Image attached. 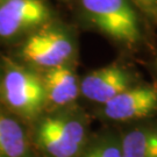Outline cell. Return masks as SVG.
<instances>
[{
  "instance_id": "2",
  "label": "cell",
  "mask_w": 157,
  "mask_h": 157,
  "mask_svg": "<svg viewBox=\"0 0 157 157\" xmlns=\"http://www.w3.org/2000/svg\"><path fill=\"white\" fill-rule=\"evenodd\" d=\"M85 17L108 37L126 45L141 40L140 20L130 0H78Z\"/></svg>"
},
{
  "instance_id": "5",
  "label": "cell",
  "mask_w": 157,
  "mask_h": 157,
  "mask_svg": "<svg viewBox=\"0 0 157 157\" xmlns=\"http://www.w3.org/2000/svg\"><path fill=\"white\" fill-rule=\"evenodd\" d=\"M50 19L51 10L45 0H0V40L28 36Z\"/></svg>"
},
{
  "instance_id": "8",
  "label": "cell",
  "mask_w": 157,
  "mask_h": 157,
  "mask_svg": "<svg viewBox=\"0 0 157 157\" xmlns=\"http://www.w3.org/2000/svg\"><path fill=\"white\" fill-rule=\"evenodd\" d=\"M42 80L47 104L55 107H63L73 102L80 91L78 78L67 64L45 70Z\"/></svg>"
},
{
  "instance_id": "7",
  "label": "cell",
  "mask_w": 157,
  "mask_h": 157,
  "mask_svg": "<svg viewBox=\"0 0 157 157\" xmlns=\"http://www.w3.org/2000/svg\"><path fill=\"white\" fill-rule=\"evenodd\" d=\"M128 87H130V76L119 65L94 70L86 75L79 84V90L86 99L101 105Z\"/></svg>"
},
{
  "instance_id": "4",
  "label": "cell",
  "mask_w": 157,
  "mask_h": 157,
  "mask_svg": "<svg viewBox=\"0 0 157 157\" xmlns=\"http://www.w3.org/2000/svg\"><path fill=\"white\" fill-rule=\"evenodd\" d=\"M73 51L75 47L69 34L47 23L27 36L20 48V56L33 67L48 70L67 65Z\"/></svg>"
},
{
  "instance_id": "3",
  "label": "cell",
  "mask_w": 157,
  "mask_h": 157,
  "mask_svg": "<svg viewBox=\"0 0 157 157\" xmlns=\"http://www.w3.org/2000/svg\"><path fill=\"white\" fill-rule=\"evenodd\" d=\"M0 95L12 112L27 120L37 118L47 105L42 77L15 63L5 67L0 80Z\"/></svg>"
},
{
  "instance_id": "12",
  "label": "cell",
  "mask_w": 157,
  "mask_h": 157,
  "mask_svg": "<svg viewBox=\"0 0 157 157\" xmlns=\"http://www.w3.org/2000/svg\"><path fill=\"white\" fill-rule=\"evenodd\" d=\"M134 1L146 14L157 17V0H134Z\"/></svg>"
},
{
  "instance_id": "1",
  "label": "cell",
  "mask_w": 157,
  "mask_h": 157,
  "mask_svg": "<svg viewBox=\"0 0 157 157\" xmlns=\"http://www.w3.org/2000/svg\"><path fill=\"white\" fill-rule=\"evenodd\" d=\"M89 141L86 121L73 113L44 117L35 129V143L47 157H78Z\"/></svg>"
},
{
  "instance_id": "10",
  "label": "cell",
  "mask_w": 157,
  "mask_h": 157,
  "mask_svg": "<svg viewBox=\"0 0 157 157\" xmlns=\"http://www.w3.org/2000/svg\"><path fill=\"white\" fill-rule=\"evenodd\" d=\"M0 157H32L30 143L17 119L0 112Z\"/></svg>"
},
{
  "instance_id": "9",
  "label": "cell",
  "mask_w": 157,
  "mask_h": 157,
  "mask_svg": "<svg viewBox=\"0 0 157 157\" xmlns=\"http://www.w3.org/2000/svg\"><path fill=\"white\" fill-rule=\"evenodd\" d=\"M122 157H157V124H140L120 134Z\"/></svg>"
},
{
  "instance_id": "11",
  "label": "cell",
  "mask_w": 157,
  "mask_h": 157,
  "mask_svg": "<svg viewBox=\"0 0 157 157\" xmlns=\"http://www.w3.org/2000/svg\"><path fill=\"white\" fill-rule=\"evenodd\" d=\"M78 157H122L120 134L106 132L90 140Z\"/></svg>"
},
{
  "instance_id": "6",
  "label": "cell",
  "mask_w": 157,
  "mask_h": 157,
  "mask_svg": "<svg viewBox=\"0 0 157 157\" xmlns=\"http://www.w3.org/2000/svg\"><path fill=\"white\" fill-rule=\"evenodd\" d=\"M157 111V87H128L102 107L104 117L113 121H133L150 117Z\"/></svg>"
}]
</instances>
